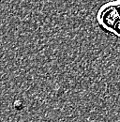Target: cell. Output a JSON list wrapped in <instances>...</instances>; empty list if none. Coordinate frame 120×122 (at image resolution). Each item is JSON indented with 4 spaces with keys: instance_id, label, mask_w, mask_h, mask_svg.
Masks as SVG:
<instances>
[{
    "instance_id": "obj_2",
    "label": "cell",
    "mask_w": 120,
    "mask_h": 122,
    "mask_svg": "<svg viewBox=\"0 0 120 122\" xmlns=\"http://www.w3.org/2000/svg\"><path fill=\"white\" fill-rule=\"evenodd\" d=\"M114 5H115V8L117 11V14L120 17V1H117L116 3H114Z\"/></svg>"
},
{
    "instance_id": "obj_1",
    "label": "cell",
    "mask_w": 120,
    "mask_h": 122,
    "mask_svg": "<svg viewBox=\"0 0 120 122\" xmlns=\"http://www.w3.org/2000/svg\"><path fill=\"white\" fill-rule=\"evenodd\" d=\"M113 35H115V37H117V38H119L120 39V23L115 26V28L114 29Z\"/></svg>"
}]
</instances>
